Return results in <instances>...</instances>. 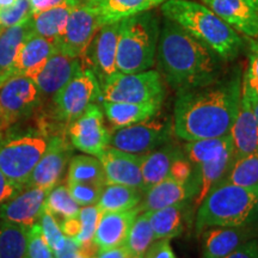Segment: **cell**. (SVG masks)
<instances>
[{
	"instance_id": "1",
	"label": "cell",
	"mask_w": 258,
	"mask_h": 258,
	"mask_svg": "<svg viewBox=\"0 0 258 258\" xmlns=\"http://www.w3.org/2000/svg\"><path fill=\"white\" fill-rule=\"evenodd\" d=\"M241 77L237 69L228 78L179 91L173 110L176 137L194 141L230 134L239 110Z\"/></svg>"
},
{
	"instance_id": "2",
	"label": "cell",
	"mask_w": 258,
	"mask_h": 258,
	"mask_svg": "<svg viewBox=\"0 0 258 258\" xmlns=\"http://www.w3.org/2000/svg\"><path fill=\"white\" fill-rule=\"evenodd\" d=\"M157 55L161 73L177 92L218 79L220 57L169 18L160 28Z\"/></svg>"
},
{
	"instance_id": "3",
	"label": "cell",
	"mask_w": 258,
	"mask_h": 258,
	"mask_svg": "<svg viewBox=\"0 0 258 258\" xmlns=\"http://www.w3.org/2000/svg\"><path fill=\"white\" fill-rule=\"evenodd\" d=\"M161 12L201 42L221 60H234L243 48V37L201 3L166 0Z\"/></svg>"
},
{
	"instance_id": "4",
	"label": "cell",
	"mask_w": 258,
	"mask_h": 258,
	"mask_svg": "<svg viewBox=\"0 0 258 258\" xmlns=\"http://www.w3.org/2000/svg\"><path fill=\"white\" fill-rule=\"evenodd\" d=\"M258 185L245 188L220 182L198 207L195 228L199 233L212 227H241L252 219Z\"/></svg>"
},
{
	"instance_id": "5",
	"label": "cell",
	"mask_w": 258,
	"mask_h": 258,
	"mask_svg": "<svg viewBox=\"0 0 258 258\" xmlns=\"http://www.w3.org/2000/svg\"><path fill=\"white\" fill-rule=\"evenodd\" d=\"M159 34V21L152 11L121 21L116 54L118 72L139 73L152 69Z\"/></svg>"
},
{
	"instance_id": "6",
	"label": "cell",
	"mask_w": 258,
	"mask_h": 258,
	"mask_svg": "<svg viewBox=\"0 0 258 258\" xmlns=\"http://www.w3.org/2000/svg\"><path fill=\"white\" fill-rule=\"evenodd\" d=\"M48 143L35 131L0 135V171L10 180L23 188L32 170L46 152Z\"/></svg>"
},
{
	"instance_id": "7",
	"label": "cell",
	"mask_w": 258,
	"mask_h": 258,
	"mask_svg": "<svg viewBox=\"0 0 258 258\" xmlns=\"http://www.w3.org/2000/svg\"><path fill=\"white\" fill-rule=\"evenodd\" d=\"M102 101L148 103L164 101L165 89L160 72L154 70L139 73L116 72L101 83Z\"/></svg>"
},
{
	"instance_id": "8",
	"label": "cell",
	"mask_w": 258,
	"mask_h": 258,
	"mask_svg": "<svg viewBox=\"0 0 258 258\" xmlns=\"http://www.w3.org/2000/svg\"><path fill=\"white\" fill-rule=\"evenodd\" d=\"M102 96L101 84L95 72L83 67L62 89L53 96L55 115L60 121L71 123Z\"/></svg>"
},
{
	"instance_id": "9",
	"label": "cell",
	"mask_w": 258,
	"mask_h": 258,
	"mask_svg": "<svg viewBox=\"0 0 258 258\" xmlns=\"http://www.w3.org/2000/svg\"><path fill=\"white\" fill-rule=\"evenodd\" d=\"M36 84L24 76H14L0 86V133L27 118L40 104Z\"/></svg>"
},
{
	"instance_id": "10",
	"label": "cell",
	"mask_w": 258,
	"mask_h": 258,
	"mask_svg": "<svg viewBox=\"0 0 258 258\" xmlns=\"http://www.w3.org/2000/svg\"><path fill=\"white\" fill-rule=\"evenodd\" d=\"M171 125L169 122L148 120L140 123L115 128L110 132L109 147L123 152L145 156L170 141Z\"/></svg>"
},
{
	"instance_id": "11",
	"label": "cell",
	"mask_w": 258,
	"mask_h": 258,
	"mask_svg": "<svg viewBox=\"0 0 258 258\" xmlns=\"http://www.w3.org/2000/svg\"><path fill=\"white\" fill-rule=\"evenodd\" d=\"M103 27L101 19L89 4L76 5L61 36L55 41L56 50L73 57H82L93 37Z\"/></svg>"
},
{
	"instance_id": "12",
	"label": "cell",
	"mask_w": 258,
	"mask_h": 258,
	"mask_svg": "<svg viewBox=\"0 0 258 258\" xmlns=\"http://www.w3.org/2000/svg\"><path fill=\"white\" fill-rule=\"evenodd\" d=\"M69 124L71 144L77 150L98 157L109 147L110 131L105 128L104 112L96 103Z\"/></svg>"
},
{
	"instance_id": "13",
	"label": "cell",
	"mask_w": 258,
	"mask_h": 258,
	"mask_svg": "<svg viewBox=\"0 0 258 258\" xmlns=\"http://www.w3.org/2000/svg\"><path fill=\"white\" fill-rule=\"evenodd\" d=\"M72 156V148L61 137L51 138L46 152L32 170L30 177L24 183L25 188H54L62 177L67 164Z\"/></svg>"
},
{
	"instance_id": "14",
	"label": "cell",
	"mask_w": 258,
	"mask_h": 258,
	"mask_svg": "<svg viewBox=\"0 0 258 258\" xmlns=\"http://www.w3.org/2000/svg\"><path fill=\"white\" fill-rule=\"evenodd\" d=\"M232 29L247 38L258 37V0H201Z\"/></svg>"
},
{
	"instance_id": "15",
	"label": "cell",
	"mask_w": 258,
	"mask_h": 258,
	"mask_svg": "<svg viewBox=\"0 0 258 258\" xmlns=\"http://www.w3.org/2000/svg\"><path fill=\"white\" fill-rule=\"evenodd\" d=\"M118 30L120 22L103 25L93 37L85 53V55L89 54V62L91 66L90 69L95 72L99 84L118 72L116 67Z\"/></svg>"
},
{
	"instance_id": "16",
	"label": "cell",
	"mask_w": 258,
	"mask_h": 258,
	"mask_svg": "<svg viewBox=\"0 0 258 258\" xmlns=\"http://www.w3.org/2000/svg\"><path fill=\"white\" fill-rule=\"evenodd\" d=\"M143 157L108 147L97 158L102 163L106 184L133 186L144 191L143 175H141Z\"/></svg>"
},
{
	"instance_id": "17",
	"label": "cell",
	"mask_w": 258,
	"mask_h": 258,
	"mask_svg": "<svg viewBox=\"0 0 258 258\" xmlns=\"http://www.w3.org/2000/svg\"><path fill=\"white\" fill-rule=\"evenodd\" d=\"M48 191L36 186L23 189L0 207V219L3 222L31 227L37 224L43 212Z\"/></svg>"
},
{
	"instance_id": "18",
	"label": "cell",
	"mask_w": 258,
	"mask_h": 258,
	"mask_svg": "<svg viewBox=\"0 0 258 258\" xmlns=\"http://www.w3.org/2000/svg\"><path fill=\"white\" fill-rule=\"evenodd\" d=\"M55 51V42L36 34H31L19 50L14 66L4 76L0 77V86L14 76H24L34 79Z\"/></svg>"
},
{
	"instance_id": "19",
	"label": "cell",
	"mask_w": 258,
	"mask_h": 258,
	"mask_svg": "<svg viewBox=\"0 0 258 258\" xmlns=\"http://www.w3.org/2000/svg\"><path fill=\"white\" fill-rule=\"evenodd\" d=\"M198 191L199 183L196 176L184 183L166 177L144 192L143 201L139 205V208L141 213L157 211L177 203L186 202L195 198Z\"/></svg>"
},
{
	"instance_id": "20",
	"label": "cell",
	"mask_w": 258,
	"mask_h": 258,
	"mask_svg": "<svg viewBox=\"0 0 258 258\" xmlns=\"http://www.w3.org/2000/svg\"><path fill=\"white\" fill-rule=\"evenodd\" d=\"M80 57H73L56 50L32 79L41 96H54L83 69Z\"/></svg>"
},
{
	"instance_id": "21",
	"label": "cell",
	"mask_w": 258,
	"mask_h": 258,
	"mask_svg": "<svg viewBox=\"0 0 258 258\" xmlns=\"http://www.w3.org/2000/svg\"><path fill=\"white\" fill-rule=\"evenodd\" d=\"M140 213L139 206L125 212L102 213L93 235V244L97 249L106 250L123 245L132 225Z\"/></svg>"
},
{
	"instance_id": "22",
	"label": "cell",
	"mask_w": 258,
	"mask_h": 258,
	"mask_svg": "<svg viewBox=\"0 0 258 258\" xmlns=\"http://www.w3.org/2000/svg\"><path fill=\"white\" fill-rule=\"evenodd\" d=\"M233 145V161L258 150V123L252 104L241 96L239 110L230 131Z\"/></svg>"
},
{
	"instance_id": "23",
	"label": "cell",
	"mask_w": 258,
	"mask_h": 258,
	"mask_svg": "<svg viewBox=\"0 0 258 258\" xmlns=\"http://www.w3.org/2000/svg\"><path fill=\"white\" fill-rule=\"evenodd\" d=\"M250 240V231L241 227H212L203 231L202 258H225Z\"/></svg>"
},
{
	"instance_id": "24",
	"label": "cell",
	"mask_w": 258,
	"mask_h": 258,
	"mask_svg": "<svg viewBox=\"0 0 258 258\" xmlns=\"http://www.w3.org/2000/svg\"><path fill=\"white\" fill-rule=\"evenodd\" d=\"M161 104V102L125 103L102 101L103 112L115 128L152 120L154 116L159 114Z\"/></svg>"
},
{
	"instance_id": "25",
	"label": "cell",
	"mask_w": 258,
	"mask_h": 258,
	"mask_svg": "<svg viewBox=\"0 0 258 258\" xmlns=\"http://www.w3.org/2000/svg\"><path fill=\"white\" fill-rule=\"evenodd\" d=\"M165 2L166 0H91L88 4L95 9L102 24L105 25L151 11Z\"/></svg>"
},
{
	"instance_id": "26",
	"label": "cell",
	"mask_w": 258,
	"mask_h": 258,
	"mask_svg": "<svg viewBox=\"0 0 258 258\" xmlns=\"http://www.w3.org/2000/svg\"><path fill=\"white\" fill-rule=\"evenodd\" d=\"M184 153L178 147L167 143L152 152L145 154L141 161V175L144 182V192L151 186L165 179L169 176L172 163Z\"/></svg>"
},
{
	"instance_id": "27",
	"label": "cell",
	"mask_w": 258,
	"mask_h": 258,
	"mask_svg": "<svg viewBox=\"0 0 258 258\" xmlns=\"http://www.w3.org/2000/svg\"><path fill=\"white\" fill-rule=\"evenodd\" d=\"M232 164H233V147L225 151L215 159L198 166L196 178L199 183V191L194 198V206L196 208L201 205L206 196L225 178Z\"/></svg>"
},
{
	"instance_id": "28",
	"label": "cell",
	"mask_w": 258,
	"mask_h": 258,
	"mask_svg": "<svg viewBox=\"0 0 258 258\" xmlns=\"http://www.w3.org/2000/svg\"><path fill=\"white\" fill-rule=\"evenodd\" d=\"M31 17L0 31V77L4 76L14 66L24 42L31 34H34Z\"/></svg>"
},
{
	"instance_id": "29",
	"label": "cell",
	"mask_w": 258,
	"mask_h": 258,
	"mask_svg": "<svg viewBox=\"0 0 258 258\" xmlns=\"http://www.w3.org/2000/svg\"><path fill=\"white\" fill-rule=\"evenodd\" d=\"M74 6L76 5H73L72 3L66 2L40 14L32 15V32L55 42L63 32Z\"/></svg>"
},
{
	"instance_id": "30",
	"label": "cell",
	"mask_w": 258,
	"mask_h": 258,
	"mask_svg": "<svg viewBox=\"0 0 258 258\" xmlns=\"http://www.w3.org/2000/svg\"><path fill=\"white\" fill-rule=\"evenodd\" d=\"M186 202L146 212L156 239H172L183 232V215Z\"/></svg>"
},
{
	"instance_id": "31",
	"label": "cell",
	"mask_w": 258,
	"mask_h": 258,
	"mask_svg": "<svg viewBox=\"0 0 258 258\" xmlns=\"http://www.w3.org/2000/svg\"><path fill=\"white\" fill-rule=\"evenodd\" d=\"M143 196L144 191L141 189L121 184H106L96 206L102 213L131 211L140 205Z\"/></svg>"
},
{
	"instance_id": "32",
	"label": "cell",
	"mask_w": 258,
	"mask_h": 258,
	"mask_svg": "<svg viewBox=\"0 0 258 258\" xmlns=\"http://www.w3.org/2000/svg\"><path fill=\"white\" fill-rule=\"evenodd\" d=\"M233 147L231 135L220 138L200 139V140L188 141L185 145V153L192 165H201L209 160L215 159L225 151Z\"/></svg>"
},
{
	"instance_id": "33",
	"label": "cell",
	"mask_w": 258,
	"mask_h": 258,
	"mask_svg": "<svg viewBox=\"0 0 258 258\" xmlns=\"http://www.w3.org/2000/svg\"><path fill=\"white\" fill-rule=\"evenodd\" d=\"M67 182L91 183L106 185L105 173L98 158L92 156H76L70 160Z\"/></svg>"
},
{
	"instance_id": "34",
	"label": "cell",
	"mask_w": 258,
	"mask_h": 258,
	"mask_svg": "<svg viewBox=\"0 0 258 258\" xmlns=\"http://www.w3.org/2000/svg\"><path fill=\"white\" fill-rule=\"evenodd\" d=\"M29 228L0 222V258H27Z\"/></svg>"
},
{
	"instance_id": "35",
	"label": "cell",
	"mask_w": 258,
	"mask_h": 258,
	"mask_svg": "<svg viewBox=\"0 0 258 258\" xmlns=\"http://www.w3.org/2000/svg\"><path fill=\"white\" fill-rule=\"evenodd\" d=\"M221 182L252 188L258 185V150L234 160Z\"/></svg>"
},
{
	"instance_id": "36",
	"label": "cell",
	"mask_w": 258,
	"mask_h": 258,
	"mask_svg": "<svg viewBox=\"0 0 258 258\" xmlns=\"http://www.w3.org/2000/svg\"><path fill=\"white\" fill-rule=\"evenodd\" d=\"M44 208L54 215V218L64 219L77 218L80 206L74 201L67 184H59L48 191L44 201Z\"/></svg>"
},
{
	"instance_id": "37",
	"label": "cell",
	"mask_w": 258,
	"mask_h": 258,
	"mask_svg": "<svg viewBox=\"0 0 258 258\" xmlns=\"http://www.w3.org/2000/svg\"><path fill=\"white\" fill-rule=\"evenodd\" d=\"M154 240L156 237L146 214L140 213L132 225L123 245L132 256H145Z\"/></svg>"
},
{
	"instance_id": "38",
	"label": "cell",
	"mask_w": 258,
	"mask_h": 258,
	"mask_svg": "<svg viewBox=\"0 0 258 258\" xmlns=\"http://www.w3.org/2000/svg\"><path fill=\"white\" fill-rule=\"evenodd\" d=\"M249 40L246 70L241 77V96L253 103L258 101V37Z\"/></svg>"
},
{
	"instance_id": "39",
	"label": "cell",
	"mask_w": 258,
	"mask_h": 258,
	"mask_svg": "<svg viewBox=\"0 0 258 258\" xmlns=\"http://www.w3.org/2000/svg\"><path fill=\"white\" fill-rule=\"evenodd\" d=\"M102 212L96 205L82 207L79 211L78 219L80 222V231L74 239L79 244V246H85L93 243L97 225L101 219Z\"/></svg>"
},
{
	"instance_id": "40",
	"label": "cell",
	"mask_w": 258,
	"mask_h": 258,
	"mask_svg": "<svg viewBox=\"0 0 258 258\" xmlns=\"http://www.w3.org/2000/svg\"><path fill=\"white\" fill-rule=\"evenodd\" d=\"M38 225H40L42 233L46 238L48 245L53 250V253L62 249L64 241H66V235L63 234L59 222L54 218V215L48 212L46 208H43V212L41 213Z\"/></svg>"
},
{
	"instance_id": "41",
	"label": "cell",
	"mask_w": 258,
	"mask_h": 258,
	"mask_svg": "<svg viewBox=\"0 0 258 258\" xmlns=\"http://www.w3.org/2000/svg\"><path fill=\"white\" fill-rule=\"evenodd\" d=\"M67 188L74 201L78 203L80 207H86V206L97 205L104 186L91 184V183L67 182Z\"/></svg>"
},
{
	"instance_id": "42",
	"label": "cell",
	"mask_w": 258,
	"mask_h": 258,
	"mask_svg": "<svg viewBox=\"0 0 258 258\" xmlns=\"http://www.w3.org/2000/svg\"><path fill=\"white\" fill-rule=\"evenodd\" d=\"M27 258H54L53 250L48 245L38 222L29 228Z\"/></svg>"
},
{
	"instance_id": "43",
	"label": "cell",
	"mask_w": 258,
	"mask_h": 258,
	"mask_svg": "<svg viewBox=\"0 0 258 258\" xmlns=\"http://www.w3.org/2000/svg\"><path fill=\"white\" fill-rule=\"evenodd\" d=\"M32 16L29 0H17L11 8L0 10V30L14 27Z\"/></svg>"
},
{
	"instance_id": "44",
	"label": "cell",
	"mask_w": 258,
	"mask_h": 258,
	"mask_svg": "<svg viewBox=\"0 0 258 258\" xmlns=\"http://www.w3.org/2000/svg\"><path fill=\"white\" fill-rule=\"evenodd\" d=\"M170 178H173L178 182H188L192 178V164L189 159L183 157H179L172 163L170 167L169 176Z\"/></svg>"
},
{
	"instance_id": "45",
	"label": "cell",
	"mask_w": 258,
	"mask_h": 258,
	"mask_svg": "<svg viewBox=\"0 0 258 258\" xmlns=\"http://www.w3.org/2000/svg\"><path fill=\"white\" fill-rule=\"evenodd\" d=\"M145 258H177L173 252L170 239H156L148 247Z\"/></svg>"
},
{
	"instance_id": "46",
	"label": "cell",
	"mask_w": 258,
	"mask_h": 258,
	"mask_svg": "<svg viewBox=\"0 0 258 258\" xmlns=\"http://www.w3.org/2000/svg\"><path fill=\"white\" fill-rule=\"evenodd\" d=\"M23 188L15 184L12 180H10L4 173L0 171V207L9 200L15 198L18 192H21Z\"/></svg>"
},
{
	"instance_id": "47",
	"label": "cell",
	"mask_w": 258,
	"mask_h": 258,
	"mask_svg": "<svg viewBox=\"0 0 258 258\" xmlns=\"http://www.w3.org/2000/svg\"><path fill=\"white\" fill-rule=\"evenodd\" d=\"M225 258H258V241L250 239Z\"/></svg>"
},
{
	"instance_id": "48",
	"label": "cell",
	"mask_w": 258,
	"mask_h": 258,
	"mask_svg": "<svg viewBox=\"0 0 258 258\" xmlns=\"http://www.w3.org/2000/svg\"><path fill=\"white\" fill-rule=\"evenodd\" d=\"M132 254L129 253L124 245L111 247V249L99 250L96 254V258H129Z\"/></svg>"
},
{
	"instance_id": "49",
	"label": "cell",
	"mask_w": 258,
	"mask_h": 258,
	"mask_svg": "<svg viewBox=\"0 0 258 258\" xmlns=\"http://www.w3.org/2000/svg\"><path fill=\"white\" fill-rule=\"evenodd\" d=\"M29 2H30L32 15H36L42 11H46L48 9L54 8V6L63 4L69 0H29Z\"/></svg>"
},
{
	"instance_id": "50",
	"label": "cell",
	"mask_w": 258,
	"mask_h": 258,
	"mask_svg": "<svg viewBox=\"0 0 258 258\" xmlns=\"http://www.w3.org/2000/svg\"><path fill=\"white\" fill-rule=\"evenodd\" d=\"M60 227L66 237L76 238L80 231V222H79L78 217L64 219V220H62V222H61Z\"/></svg>"
},
{
	"instance_id": "51",
	"label": "cell",
	"mask_w": 258,
	"mask_h": 258,
	"mask_svg": "<svg viewBox=\"0 0 258 258\" xmlns=\"http://www.w3.org/2000/svg\"><path fill=\"white\" fill-rule=\"evenodd\" d=\"M16 2L17 0H0V10L11 8V6L16 4Z\"/></svg>"
},
{
	"instance_id": "52",
	"label": "cell",
	"mask_w": 258,
	"mask_h": 258,
	"mask_svg": "<svg viewBox=\"0 0 258 258\" xmlns=\"http://www.w3.org/2000/svg\"><path fill=\"white\" fill-rule=\"evenodd\" d=\"M251 220L256 221L258 224V198H257V201H256V206H254V211H253V214H252V219Z\"/></svg>"
},
{
	"instance_id": "53",
	"label": "cell",
	"mask_w": 258,
	"mask_h": 258,
	"mask_svg": "<svg viewBox=\"0 0 258 258\" xmlns=\"http://www.w3.org/2000/svg\"><path fill=\"white\" fill-rule=\"evenodd\" d=\"M70 3H72L73 5H82V4H88L91 0H69Z\"/></svg>"
},
{
	"instance_id": "54",
	"label": "cell",
	"mask_w": 258,
	"mask_h": 258,
	"mask_svg": "<svg viewBox=\"0 0 258 258\" xmlns=\"http://www.w3.org/2000/svg\"><path fill=\"white\" fill-rule=\"evenodd\" d=\"M252 104V110H253V114L256 116V120H257V123H258V101L251 103Z\"/></svg>"
},
{
	"instance_id": "55",
	"label": "cell",
	"mask_w": 258,
	"mask_h": 258,
	"mask_svg": "<svg viewBox=\"0 0 258 258\" xmlns=\"http://www.w3.org/2000/svg\"><path fill=\"white\" fill-rule=\"evenodd\" d=\"M129 258H145V256H131Z\"/></svg>"
},
{
	"instance_id": "56",
	"label": "cell",
	"mask_w": 258,
	"mask_h": 258,
	"mask_svg": "<svg viewBox=\"0 0 258 258\" xmlns=\"http://www.w3.org/2000/svg\"><path fill=\"white\" fill-rule=\"evenodd\" d=\"M0 135H2V133H0Z\"/></svg>"
},
{
	"instance_id": "57",
	"label": "cell",
	"mask_w": 258,
	"mask_h": 258,
	"mask_svg": "<svg viewBox=\"0 0 258 258\" xmlns=\"http://www.w3.org/2000/svg\"><path fill=\"white\" fill-rule=\"evenodd\" d=\"M0 31H2V30H0Z\"/></svg>"
}]
</instances>
